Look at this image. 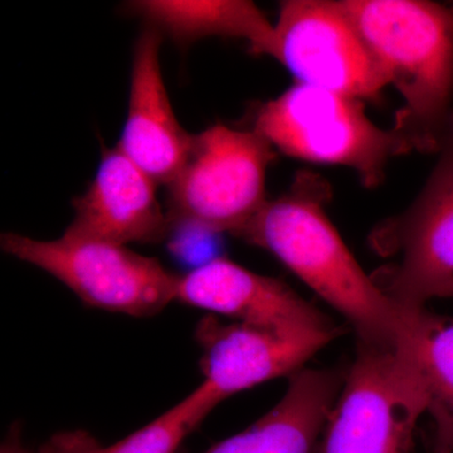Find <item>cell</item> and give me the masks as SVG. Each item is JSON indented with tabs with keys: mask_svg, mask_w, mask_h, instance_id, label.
<instances>
[{
	"mask_svg": "<svg viewBox=\"0 0 453 453\" xmlns=\"http://www.w3.org/2000/svg\"><path fill=\"white\" fill-rule=\"evenodd\" d=\"M329 196L320 175L299 173L235 237L276 256L347 319L360 342L407 349L423 308H402L366 275L325 213Z\"/></svg>",
	"mask_w": 453,
	"mask_h": 453,
	"instance_id": "cell-1",
	"label": "cell"
},
{
	"mask_svg": "<svg viewBox=\"0 0 453 453\" xmlns=\"http://www.w3.org/2000/svg\"><path fill=\"white\" fill-rule=\"evenodd\" d=\"M338 3L403 97L392 129L412 151L440 153L453 116V8L423 0Z\"/></svg>",
	"mask_w": 453,
	"mask_h": 453,
	"instance_id": "cell-2",
	"label": "cell"
},
{
	"mask_svg": "<svg viewBox=\"0 0 453 453\" xmlns=\"http://www.w3.org/2000/svg\"><path fill=\"white\" fill-rule=\"evenodd\" d=\"M252 130L288 157L353 169L366 188L383 183L390 157L412 151L366 116L362 100L297 82L258 107Z\"/></svg>",
	"mask_w": 453,
	"mask_h": 453,
	"instance_id": "cell-3",
	"label": "cell"
},
{
	"mask_svg": "<svg viewBox=\"0 0 453 453\" xmlns=\"http://www.w3.org/2000/svg\"><path fill=\"white\" fill-rule=\"evenodd\" d=\"M273 146L255 130L216 124L193 135L186 162L168 187L172 228L237 235L262 210Z\"/></svg>",
	"mask_w": 453,
	"mask_h": 453,
	"instance_id": "cell-4",
	"label": "cell"
},
{
	"mask_svg": "<svg viewBox=\"0 0 453 453\" xmlns=\"http://www.w3.org/2000/svg\"><path fill=\"white\" fill-rule=\"evenodd\" d=\"M0 247L8 255L46 271L89 308L150 318L177 299L179 276L159 259L124 244L65 229L52 241L7 232Z\"/></svg>",
	"mask_w": 453,
	"mask_h": 453,
	"instance_id": "cell-5",
	"label": "cell"
},
{
	"mask_svg": "<svg viewBox=\"0 0 453 453\" xmlns=\"http://www.w3.org/2000/svg\"><path fill=\"white\" fill-rule=\"evenodd\" d=\"M427 408L412 356L359 342L316 453H411Z\"/></svg>",
	"mask_w": 453,
	"mask_h": 453,
	"instance_id": "cell-6",
	"label": "cell"
},
{
	"mask_svg": "<svg viewBox=\"0 0 453 453\" xmlns=\"http://www.w3.org/2000/svg\"><path fill=\"white\" fill-rule=\"evenodd\" d=\"M372 250L392 264L372 280L402 308L418 310L453 288V116L440 157L408 210L372 232Z\"/></svg>",
	"mask_w": 453,
	"mask_h": 453,
	"instance_id": "cell-7",
	"label": "cell"
},
{
	"mask_svg": "<svg viewBox=\"0 0 453 453\" xmlns=\"http://www.w3.org/2000/svg\"><path fill=\"white\" fill-rule=\"evenodd\" d=\"M275 32V58L297 83L362 101L377 100L389 85L338 2H282Z\"/></svg>",
	"mask_w": 453,
	"mask_h": 453,
	"instance_id": "cell-8",
	"label": "cell"
},
{
	"mask_svg": "<svg viewBox=\"0 0 453 453\" xmlns=\"http://www.w3.org/2000/svg\"><path fill=\"white\" fill-rule=\"evenodd\" d=\"M175 301L288 335L342 333L324 312L280 280L222 257L179 276Z\"/></svg>",
	"mask_w": 453,
	"mask_h": 453,
	"instance_id": "cell-9",
	"label": "cell"
},
{
	"mask_svg": "<svg viewBox=\"0 0 453 453\" xmlns=\"http://www.w3.org/2000/svg\"><path fill=\"white\" fill-rule=\"evenodd\" d=\"M340 335H288L255 325L225 324L216 316H205L196 327V340L202 349L203 383L220 403L265 381L290 378Z\"/></svg>",
	"mask_w": 453,
	"mask_h": 453,
	"instance_id": "cell-10",
	"label": "cell"
},
{
	"mask_svg": "<svg viewBox=\"0 0 453 453\" xmlns=\"http://www.w3.org/2000/svg\"><path fill=\"white\" fill-rule=\"evenodd\" d=\"M157 186L118 145L104 149L94 180L73 199L74 219L67 231L124 246L160 242L172 226Z\"/></svg>",
	"mask_w": 453,
	"mask_h": 453,
	"instance_id": "cell-11",
	"label": "cell"
},
{
	"mask_svg": "<svg viewBox=\"0 0 453 453\" xmlns=\"http://www.w3.org/2000/svg\"><path fill=\"white\" fill-rule=\"evenodd\" d=\"M162 35L145 29L136 41L127 121L118 146L155 183L169 186L186 162L193 135L173 111L160 68Z\"/></svg>",
	"mask_w": 453,
	"mask_h": 453,
	"instance_id": "cell-12",
	"label": "cell"
},
{
	"mask_svg": "<svg viewBox=\"0 0 453 453\" xmlns=\"http://www.w3.org/2000/svg\"><path fill=\"white\" fill-rule=\"evenodd\" d=\"M345 378L330 369H301L264 417L205 453H312Z\"/></svg>",
	"mask_w": 453,
	"mask_h": 453,
	"instance_id": "cell-13",
	"label": "cell"
},
{
	"mask_svg": "<svg viewBox=\"0 0 453 453\" xmlns=\"http://www.w3.org/2000/svg\"><path fill=\"white\" fill-rule=\"evenodd\" d=\"M127 8L180 46L207 37L241 38L249 42L253 55L276 56L275 26L252 2L140 0L129 3Z\"/></svg>",
	"mask_w": 453,
	"mask_h": 453,
	"instance_id": "cell-14",
	"label": "cell"
},
{
	"mask_svg": "<svg viewBox=\"0 0 453 453\" xmlns=\"http://www.w3.org/2000/svg\"><path fill=\"white\" fill-rule=\"evenodd\" d=\"M219 404L205 383L145 427L103 446L86 431L57 434L37 453H178L181 443Z\"/></svg>",
	"mask_w": 453,
	"mask_h": 453,
	"instance_id": "cell-15",
	"label": "cell"
},
{
	"mask_svg": "<svg viewBox=\"0 0 453 453\" xmlns=\"http://www.w3.org/2000/svg\"><path fill=\"white\" fill-rule=\"evenodd\" d=\"M411 354L425 381L434 418V451H453V319L423 308Z\"/></svg>",
	"mask_w": 453,
	"mask_h": 453,
	"instance_id": "cell-16",
	"label": "cell"
},
{
	"mask_svg": "<svg viewBox=\"0 0 453 453\" xmlns=\"http://www.w3.org/2000/svg\"><path fill=\"white\" fill-rule=\"evenodd\" d=\"M0 453H37L31 451L27 449L22 442V437H20V428L18 426H14L11 431L8 432L7 437L3 441L2 449Z\"/></svg>",
	"mask_w": 453,
	"mask_h": 453,
	"instance_id": "cell-17",
	"label": "cell"
},
{
	"mask_svg": "<svg viewBox=\"0 0 453 453\" xmlns=\"http://www.w3.org/2000/svg\"><path fill=\"white\" fill-rule=\"evenodd\" d=\"M434 453H453V451H434Z\"/></svg>",
	"mask_w": 453,
	"mask_h": 453,
	"instance_id": "cell-18",
	"label": "cell"
},
{
	"mask_svg": "<svg viewBox=\"0 0 453 453\" xmlns=\"http://www.w3.org/2000/svg\"><path fill=\"white\" fill-rule=\"evenodd\" d=\"M449 299H453V288H452L451 294H449Z\"/></svg>",
	"mask_w": 453,
	"mask_h": 453,
	"instance_id": "cell-19",
	"label": "cell"
}]
</instances>
